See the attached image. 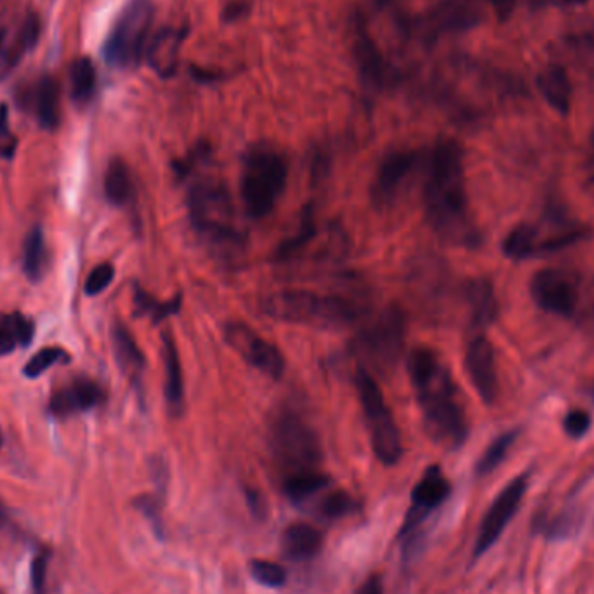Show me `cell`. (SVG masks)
I'll list each match as a JSON object with an SVG mask.
<instances>
[{"instance_id":"cell-5","label":"cell","mask_w":594,"mask_h":594,"mask_svg":"<svg viewBox=\"0 0 594 594\" xmlns=\"http://www.w3.org/2000/svg\"><path fill=\"white\" fill-rule=\"evenodd\" d=\"M289 178V164L284 153L271 145H254L242 162L240 195L247 216L264 219L275 211L284 195Z\"/></svg>"},{"instance_id":"cell-12","label":"cell","mask_w":594,"mask_h":594,"mask_svg":"<svg viewBox=\"0 0 594 594\" xmlns=\"http://www.w3.org/2000/svg\"><path fill=\"white\" fill-rule=\"evenodd\" d=\"M450 495V482L440 466H429L410 494V506L400 528V539H410L429 515L440 508Z\"/></svg>"},{"instance_id":"cell-45","label":"cell","mask_w":594,"mask_h":594,"mask_svg":"<svg viewBox=\"0 0 594 594\" xmlns=\"http://www.w3.org/2000/svg\"><path fill=\"white\" fill-rule=\"evenodd\" d=\"M245 497H247V504L251 508L252 515L256 516V518H264L266 516V502H264L258 490L245 489Z\"/></svg>"},{"instance_id":"cell-8","label":"cell","mask_w":594,"mask_h":594,"mask_svg":"<svg viewBox=\"0 0 594 594\" xmlns=\"http://www.w3.org/2000/svg\"><path fill=\"white\" fill-rule=\"evenodd\" d=\"M153 23L152 0H129L103 44L106 65L126 70L143 60Z\"/></svg>"},{"instance_id":"cell-26","label":"cell","mask_w":594,"mask_h":594,"mask_svg":"<svg viewBox=\"0 0 594 594\" xmlns=\"http://www.w3.org/2000/svg\"><path fill=\"white\" fill-rule=\"evenodd\" d=\"M51 266V254L47 247L46 235L40 226H35L25 238L23 245V271L28 280L37 284L42 282Z\"/></svg>"},{"instance_id":"cell-41","label":"cell","mask_w":594,"mask_h":594,"mask_svg":"<svg viewBox=\"0 0 594 594\" xmlns=\"http://www.w3.org/2000/svg\"><path fill=\"white\" fill-rule=\"evenodd\" d=\"M16 152V138L9 131V108L0 103V157L13 159Z\"/></svg>"},{"instance_id":"cell-14","label":"cell","mask_w":594,"mask_h":594,"mask_svg":"<svg viewBox=\"0 0 594 594\" xmlns=\"http://www.w3.org/2000/svg\"><path fill=\"white\" fill-rule=\"evenodd\" d=\"M421 155L414 150H396L384 155L377 167L376 176L370 185V200L377 209H386L395 204L403 186L421 164Z\"/></svg>"},{"instance_id":"cell-35","label":"cell","mask_w":594,"mask_h":594,"mask_svg":"<svg viewBox=\"0 0 594 594\" xmlns=\"http://www.w3.org/2000/svg\"><path fill=\"white\" fill-rule=\"evenodd\" d=\"M66 362H70L68 351L63 350V348H58V346H49V348H42V350L37 351V353L25 363L23 374H25L28 379H37V377L42 376L44 372H47V370L54 367V365Z\"/></svg>"},{"instance_id":"cell-3","label":"cell","mask_w":594,"mask_h":594,"mask_svg":"<svg viewBox=\"0 0 594 594\" xmlns=\"http://www.w3.org/2000/svg\"><path fill=\"white\" fill-rule=\"evenodd\" d=\"M186 209L193 230L214 258L228 266L242 259L247 238L238 228L230 193L221 179H193L186 193Z\"/></svg>"},{"instance_id":"cell-37","label":"cell","mask_w":594,"mask_h":594,"mask_svg":"<svg viewBox=\"0 0 594 594\" xmlns=\"http://www.w3.org/2000/svg\"><path fill=\"white\" fill-rule=\"evenodd\" d=\"M254 581L266 588H282L287 582V570L278 563L268 560H252L249 565Z\"/></svg>"},{"instance_id":"cell-32","label":"cell","mask_w":594,"mask_h":594,"mask_svg":"<svg viewBox=\"0 0 594 594\" xmlns=\"http://www.w3.org/2000/svg\"><path fill=\"white\" fill-rule=\"evenodd\" d=\"M40 37V20L35 13L25 16L18 32L14 35L13 44L6 49V65H18L28 53H32Z\"/></svg>"},{"instance_id":"cell-44","label":"cell","mask_w":594,"mask_h":594,"mask_svg":"<svg viewBox=\"0 0 594 594\" xmlns=\"http://www.w3.org/2000/svg\"><path fill=\"white\" fill-rule=\"evenodd\" d=\"M487 2L494 9L497 20L502 21V23L511 18V14H513L516 7V0H487Z\"/></svg>"},{"instance_id":"cell-17","label":"cell","mask_w":594,"mask_h":594,"mask_svg":"<svg viewBox=\"0 0 594 594\" xmlns=\"http://www.w3.org/2000/svg\"><path fill=\"white\" fill-rule=\"evenodd\" d=\"M464 365L468 372L469 381L473 384L483 403L492 405L497 398L499 381L495 369L494 346L485 336H476L469 341L466 348Z\"/></svg>"},{"instance_id":"cell-42","label":"cell","mask_w":594,"mask_h":594,"mask_svg":"<svg viewBox=\"0 0 594 594\" xmlns=\"http://www.w3.org/2000/svg\"><path fill=\"white\" fill-rule=\"evenodd\" d=\"M591 428V416L584 410H570L563 419V429L570 438H581Z\"/></svg>"},{"instance_id":"cell-29","label":"cell","mask_w":594,"mask_h":594,"mask_svg":"<svg viewBox=\"0 0 594 594\" xmlns=\"http://www.w3.org/2000/svg\"><path fill=\"white\" fill-rule=\"evenodd\" d=\"M105 195L108 202L117 207H127L134 202L136 190L132 181L131 169L126 162L120 159H113L108 164L105 174Z\"/></svg>"},{"instance_id":"cell-36","label":"cell","mask_w":594,"mask_h":594,"mask_svg":"<svg viewBox=\"0 0 594 594\" xmlns=\"http://www.w3.org/2000/svg\"><path fill=\"white\" fill-rule=\"evenodd\" d=\"M358 509V502L355 501L353 495L344 492V490H336L325 495L324 501L320 502V515L325 520H343L346 516L353 515Z\"/></svg>"},{"instance_id":"cell-39","label":"cell","mask_w":594,"mask_h":594,"mask_svg":"<svg viewBox=\"0 0 594 594\" xmlns=\"http://www.w3.org/2000/svg\"><path fill=\"white\" fill-rule=\"evenodd\" d=\"M113 278H115V268H113L112 263L98 264L89 273L86 285H84V292H86L87 296H98L112 285Z\"/></svg>"},{"instance_id":"cell-34","label":"cell","mask_w":594,"mask_h":594,"mask_svg":"<svg viewBox=\"0 0 594 594\" xmlns=\"http://www.w3.org/2000/svg\"><path fill=\"white\" fill-rule=\"evenodd\" d=\"M516 436H518L516 431H509V433L497 436L494 442L490 443L489 449L483 452L480 461L476 462V475L485 476L492 473L508 456L509 449L513 447Z\"/></svg>"},{"instance_id":"cell-24","label":"cell","mask_w":594,"mask_h":594,"mask_svg":"<svg viewBox=\"0 0 594 594\" xmlns=\"http://www.w3.org/2000/svg\"><path fill=\"white\" fill-rule=\"evenodd\" d=\"M537 87L541 91L542 98L546 99L555 112L560 115H568L572 106V84L568 79L565 68L560 65H549L542 68L537 75Z\"/></svg>"},{"instance_id":"cell-46","label":"cell","mask_w":594,"mask_h":594,"mask_svg":"<svg viewBox=\"0 0 594 594\" xmlns=\"http://www.w3.org/2000/svg\"><path fill=\"white\" fill-rule=\"evenodd\" d=\"M355 594H384L381 577L379 575H370L363 581L362 586L357 589Z\"/></svg>"},{"instance_id":"cell-48","label":"cell","mask_w":594,"mask_h":594,"mask_svg":"<svg viewBox=\"0 0 594 594\" xmlns=\"http://www.w3.org/2000/svg\"><path fill=\"white\" fill-rule=\"evenodd\" d=\"M4 44H6V30H0V54L4 51Z\"/></svg>"},{"instance_id":"cell-28","label":"cell","mask_w":594,"mask_h":594,"mask_svg":"<svg viewBox=\"0 0 594 594\" xmlns=\"http://www.w3.org/2000/svg\"><path fill=\"white\" fill-rule=\"evenodd\" d=\"M132 301H134V313L138 317L150 318L153 325H159L167 318L178 315L181 306H183L181 294L167 299V301H160L138 284H134L132 287Z\"/></svg>"},{"instance_id":"cell-43","label":"cell","mask_w":594,"mask_h":594,"mask_svg":"<svg viewBox=\"0 0 594 594\" xmlns=\"http://www.w3.org/2000/svg\"><path fill=\"white\" fill-rule=\"evenodd\" d=\"M247 14H249V6L245 4L244 0H235L223 9V21L235 23V21L242 20Z\"/></svg>"},{"instance_id":"cell-7","label":"cell","mask_w":594,"mask_h":594,"mask_svg":"<svg viewBox=\"0 0 594 594\" xmlns=\"http://www.w3.org/2000/svg\"><path fill=\"white\" fill-rule=\"evenodd\" d=\"M407 336V320L398 306L384 308L377 317L370 318L351 343L353 355L376 370L377 374H390L400 360Z\"/></svg>"},{"instance_id":"cell-31","label":"cell","mask_w":594,"mask_h":594,"mask_svg":"<svg viewBox=\"0 0 594 594\" xmlns=\"http://www.w3.org/2000/svg\"><path fill=\"white\" fill-rule=\"evenodd\" d=\"M329 485V476L325 475L324 471L315 469V471H304V473L284 476L282 489H284V494L287 495L289 501L294 502V504H303V502L311 499L313 495L320 494L322 490L327 489Z\"/></svg>"},{"instance_id":"cell-23","label":"cell","mask_w":594,"mask_h":594,"mask_svg":"<svg viewBox=\"0 0 594 594\" xmlns=\"http://www.w3.org/2000/svg\"><path fill=\"white\" fill-rule=\"evenodd\" d=\"M112 343L120 370L131 379L134 386H139L145 372L146 358L126 325H113Z\"/></svg>"},{"instance_id":"cell-27","label":"cell","mask_w":594,"mask_h":594,"mask_svg":"<svg viewBox=\"0 0 594 594\" xmlns=\"http://www.w3.org/2000/svg\"><path fill=\"white\" fill-rule=\"evenodd\" d=\"M466 297H468L471 317L476 325L485 327V325L494 322L497 313H499V304H497L494 287L489 280H485V278L471 280L468 289H466Z\"/></svg>"},{"instance_id":"cell-40","label":"cell","mask_w":594,"mask_h":594,"mask_svg":"<svg viewBox=\"0 0 594 594\" xmlns=\"http://www.w3.org/2000/svg\"><path fill=\"white\" fill-rule=\"evenodd\" d=\"M51 553L47 549H42L35 556L32 563V589L33 594H46L47 567H49Z\"/></svg>"},{"instance_id":"cell-15","label":"cell","mask_w":594,"mask_h":594,"mask_svg":"<svg viewBox=\"0 0 594 594\" xmlns=\"http://www.w3.org/2000/svg\"><path fill=\"white\" fill-rule=\"evenodd\" d=\"M530 294L541 310L558 317H570L579 303V285L575 278L555 268L535 273L530 282Z\"/></svg>"},{"instance_id":"cell-25","label":"cell","mask_w":594,"mask_h":594,"mask_svg":"<svg viewBox=\"0 0 594 594\" xmlns=\"http://www.w3.org/2000/svg\"><path fill=\"white\" fill-rule=\"evenodd\" d=\"M33 336L35 324L32 318L25 317L20 311H0V357L9 355L18 348H28L32 344Z\"/></svg>"},{"instance_id":"cell-51","label":"cell","mask_w":594,"mask_h":594,"mask_svg":"<svg viewBox=\"0 0 594 594\" xmlns=\"http://www.w3.org/2000/svg\"><path fill=\"white\" fill-rule=\"evenodd\" d=\"M0 447H2V433H0Z\"/></svg>"},{"instance_id":"cell-18","label":"cell","mask_w":594,"mask_h":594,"mask_svg":"<svg viewBox=\"0 0 594 594\" xmlns=\"http://www.w3.org/2000/svg\"><path fill=\"white\" fill-rule=\"evenodd\" d=\"M105 400V390L94 379L75 377L70 383L61 386L60 390L54 391L49 402V410L54 417L65 419L96 409L103 405Z\"/></svg>"},{"instance_id":"cell-22","label":"cell","mask_w":594,"mask_h":594,"mask_svg":"<svg viewBox=\"0 0 594 594\" xmlns=\"http://www.w3.org/2000/svg\"><path fill=\"white\" fill-rule=\"evenodd\" d=\"M324 548V532L308 523H294L282 535V551L287 560L304 563L317 558Z\"/></svg>"},{"instance_id":"cell-47","label":"cell","mask_w":594,"mask_h":594,"mask_svg":"<svg viewBox=\"0 0 594 594\" xmlns=\"http://www.w3.org/2000/svg\"><path fill=\"white\" fill-rule=\"evenodd\" d=\"M192 75H193V79L197 80V82H202V84H209V82H216V80L219 79V75H216V73L207 72V70H205V68H197V66H193Z\"/></svg>"},{"instance_id":"cell-49","label":"cell","mask_w":594,"mask_h":594,"mask_svg":"<svg viewBox=\"0 0 594 594\" xmlns=\"http://www.w3.org/2000/svg\"><path fill=\"white\" fill-rule=\"evenodd\" d=\"M4 520H6V511H4L2 504H0V523L4 522Z\"/></svg>"},{"instance_id":"cell-2","label":"cell","mask_w":594,"mask_h":594,"mask_svg":"<svg viewBox=\"0 0 594 594\" xmlns=\"http://www.w3.org/2000/svg\"><path fill=\"white\" fill-rule=\"evenodd\" d=\"M407 365L426 435L445 449H459L469 426L449 367L429 348L412 350Z\"/></svg>"},{"instance_id":"cell-21","label":"cell","mask_w":594,"mask_h":594,"mask_svg":"<svg viewBox=\"0 0 594 594\" xmlns=\"http://www.w3.org/2000/svg\"><path fill=\"white\" fill-rule=\"evenodd\" d=\"M162 351L165 365V402L172 416L179 417L185 410V381L178 346L169 332L162 336Z\"/></svg>"},{"instance_id":"cell-20","label":"cell","mask_w":594,"mask_h":594,"mask_svg":"<svg viewBox=\"0 0 594 594\" xmlns=\"http://www.w3.org/2000/svg\"><path fill=\"white\" fill-rule=\"evenodd\" d=\"M188 37V28H162L146 46V61L162 79H171L178 70L179 53Z\"/></svg>"},{"instance_id":"cell-9","label":"cell","mask_w":594,"mask_h":594,"mask_svg":"<svg viewBox=\"0 0 594 594\" xmlns=\"http://www.w3.org/2000/svg\"><path fill=\"white\" fill-rule=\"evenodd\" d=\"M355 384L377 461L384 466H395L402 459V435L388 403L384 400L383 391L369 370L358 369Z\"/></svg>"},{"instance_id":"cell-4","label":"cell","mask_w":594,"mask_h":594,"mask_svg":"<svg viewBox=\"0 0 594 594\" xmlns=\"http://www.w3.org/2000/svg\"><path fill=\"white\" fill-rule=\"evenodd\" d=\"M261 310L266 317L287 324L315 329H344L360 320L362 311L339 294H322L310 289H282L264 297Z\"/></svg>"},{"instance_id":"cell-16","label":"cell","mask_w":594,"mask_h":594,"mask_svg":"<svg viewBox=\"0 0 594 594\" xmlns=\"http://www.w3.org/2000/svg\"><path fill=\"white\" fill-rule=\"evenodd\" d=\"M353 56L363 87L369 93H381L390 86L393 77L390 75V66L384 60L383 53L370 35L362 16H357L353 23Z\"/></svg>"},{"instance_id":"cell-10","label":"cell","mask_w":594,"mask_h":594,"mask_svg":"<svg viewBox=\"0 0 594 594\" xmlns=\"http://www.w3.org/2000/svg\"><path fill=\"white\" fill-rule=\"evenodd\" d=\"M482 21L478 0H442L428 13L409 23L410 32L423 42H435L442 35L466 32Z\"/></svg>"},{"instance_id":"cell-13","label":"cell","mask_w":594,"mask_h":594,"mask_svg":"<svg viewBox=\"0 0 594 594\" xmlns=\"http://www.w3.org/2000/svg\"><path fill=\"white\" fill-rule=\"evenodd\" d=\"M525 492H527V476H518L495 497L489 511L483 516L480 530L476 535L475 551H473L475 558L485 555L495 542L499 541L502 532L506 530L508 523L513 520V516L520 508Z\"/></svg>"},{"instance_id":"cell-38","label":"cell","mask_w":594,"mask_h":594,"mask_svg":"<svg viewBox=\"0 0 594 594\" xmlns=\"http://www.w3.org/2000/svg\"><path fill=\"white\" fill-rule=\"evenodd\" d=\"M136 508L145 515L155 534L164 539V520H162V497L160 495H143L136 499Z\"/></svg>"},{"instance_id":"cell-11","label":"cell","mask_w":594,"mask_h":594,"mask_svg":"<svg viewBox=\"0 0 594 594\" xmlns=\"http://www.w3.org/2000/svg\"><path fill=\"white\" fill-rule=\"evenodd\" d=\"M225 341L231 350L237 351L238 357L263 376L277 381L284 374L285 360L280 350L268 343L251 325L244 322L226 324Z\"/></svg>"},{"instance_id":"cell-30","label":"cell","mask_w":594,"mask_h":594,"mask_svg":"<svg viewBox=\"0 0 594 594\" xmlns=\"http://www.w3.org/2000/svg\"><path fill=\"white\" fill-rule=\"evenodd\" d=\"M70 79V96L77 106H87L96 94V68L91 58L80 56L73 61L68 70Z\"/></svg>"},{"instance_id":"cell-19","label":"cell","mask_w":594,"mask_h":594,"mask_svg":"<svg viewBox=\"0 0 594 594\" xmlns=\"http://www.w3.org/2000/svg\"><path fill=\"white\" fill-rule=\"evenodd\" d=\"M25 106L46 131H56L61 124V91L58 80L42 75L23 96Z\"/></svg>"},{"instance_id":"cell-1","label":"cell","mask_w":594,"mask_h":594,"mask_svg":"<svg viewBox=\"0 0 594 594\" xmlns=\"http://www.w3.org/2000/svg\"><path fill=\"white\" fill-rule=\"evenodd\" d=\"M423 205L426 221L440 237L456 244H475L464 183L462 148L456 139H440L426 155Z\"/></svg>"},{"instance_id":"cell-33","label":"cell","mask_w":594,"mask_h":594,"mask_svg":"<svg viewBox=\"0 0 594 594\" xmlns=\"http://www.w3.org/2000/svg\"><path fill=\"white\" fill-rule=\"evenodd\" d=\"M539 233L534 226L518 225L509 231L508 237L502 242V251L509 259H527L539 252Z\"/></svg>"},{"instance_id":"cell-6","label":"cell","mask_w":594,"mask_h":594,"mask_svg":"<svg viewBox=\"0 0 594 594\" xmlns=\"http://www.w3.org/2000/svg\"><path fill=\"white\" fill-rule=\"evenodd\" d=\"M270 452L284 476L315 471L324 461V450L317 431L292 409H282L273 417Z\"/></svg>"},{"instance_id":"cell-50","label":"cell","mask_w":594,"mask_h":594,"mask_svg":"<svg viewBox=\"0 0 594 594\" xmlns=\"http://www.w3.org/2000/svg\"><path fill=\"white\" fill-rule=\"evenodd\" d=\"M565 4H582V2H586V0H563Z\"/></svg>"}]
</instances>
